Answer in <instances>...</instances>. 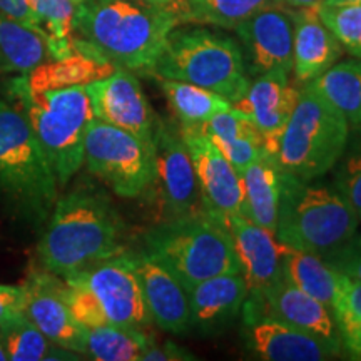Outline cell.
<instances>
[{
	"label": "cell",
	"instance_id": "1",
	"mask_svg": "<svg viewBox=\"0 0 361 361\" xmlns=\"http://www.w3.org/2000/svg\"><path fill=\"white\" fill-rule=\"evenodd\" d=\"M126 224L102 189L78 186L57 197L44 223L37 258L44 269L66 279L90 264L126 252Z\"/></svg>",
	"mask_w": 361,
	"mask_h": 361
},
{
	"label": "cell",
	"instance_id": "2",
	"mask_svg": "<svg viewBox=\"0 0 361 361\" xmlns=\"http://www.w3.org/2000/svg\"><path fill=\"white\" fill-rule=\"evenodd\" d=\"M176 25L173 13L157 7L130 0H82L75 4V52L151 75Z\"/></svg>",
	"mask_w": 361,
	"mask_h": 361
},
{
	"label": "cell",
	"instance_id": "3",
	"mask_svg": "<svg viewBox=\"0 0 361 361\" xmlns=\"http://www.w3.org/2000/svg\"><path fill=\"white\" fill-rule=\"evenodd\" d=\"M7 92L29 121L59 188H66L84 166L85 134L94 119L85 84L39 87L30 75H17Z\"/></svg>",
	"mask_w": 361,
	"mask_h": 361
},
{
	"label": "cell",
	"instance_id": "4",
	"mask_svg": "<svg viewBox=\"0 0 361 361\" xmlns=\"http://www.w3.org/2000/svg\"><path fill=\"white\" fill-rule=\"evenodd\" d=\"M360 224L353 204L333 180L300 179L281 171L274 231L279 243L326 259L358 233Z\"/></svg>",
	"mask_w": 361,
	"mask_h": 361
},
{
	"label": "cell",
	"instance_id": "5",
	"mask_svg": "<svg viewBox=\"0 0 361 361\" xmlns=\"http://www.w3.org/2000/svg\"><path fill=\"white\" fill-rule=\"evenodd\" d=\"M151 75L214 90L231 104L245 96L251 82L236 37L201 24L171 30Z\"/></svg>",
	"mask_w": 361,
	"mask_h": 361
},
{
	"label": "cell",
	"instance_id": "6",
	"mask_svg": "<svg viewBox=\"0 0 361 361\" xmlns=\"http://www.w3.org/2000/svg\"><path fill=\"white\" fill-rule=\"evenodd\" d=\"M0 196L29 223L44 224L59 183L29 121L13 102L0 101Z\"/></svg>",
	"mask_w": 361,
	"mask_h": 361
},
{
	"label": "cell",
	"instance_id": "7",
	"mask_svg": "<svg viewBox=\"0 0 361 361\" xmlns=\"http://www.w3.org/2000/svg\"><path fill=\"white\" fill-rule=\"evenodd\" d=\"M144 251L168 268L184 288L223 273H241L228 229L202 211L164 219L144 234Z\"/></svg>",
	"mask_w": 361,
	"mask_h": 361
},
{
	"label": "cell",
	"instance_id": "8",
	"mask_svg": "<svg viewBox=\"0 0 361 361\" xmlns=\"http://www.w3.org/2000/svg\"><path fill=\"white\" fill-rule=\"evenodd\" d=\"M348 133L345 116L311 82L301 84L300 99L274 152L278 168L300 179H322L340 159Z\"/></svg>",
	"mask_w": 361,
	"mask_h": 361
},
{
	"label": "cell",
	"instance_id": "9",
	"mask_svg": "<svg viewBox=\"0 0 361 361\" xmlns=\"http://www.w3.org/2000/svg\"><path fill=\"white\" fill-rule=\"evenodd\" d=\"M64 283L71 313L84 328L102 324L146 328L152 323L130 251L90 264Z\"/></svg>",
	"mask_w": 361,
	"mask_h": 361
},
{
	"label": "cell",
	"instance_id": "10",
	"mask_svg": "<svg viewBox=\"0 0 361 361\" xmlns=\"http://www.w3.org/2000/svg\"><path fill=\"white\" fill-rule=\"evenodd\" d=\"M84 164L124 200H135L154 184V144L94 117L84 141Z\"/></svg>",
	"mask_w": 361,
	"mask_h": 361
},
{
	"label": "cell",
	"instance_id": "11",
	"mask_svg": "<svg viewBox=\"0 0 361 361\" xmlns=\"http://www.w3.org/2000/svg\"><path fill=\"white\" fill-rule=\"evenodd\" d=\"M154 189L164 219L200 213V189L196 173L179 124L157 121L154 133Z\"/></svg>",
	"mask_w": 361,
	"mask_h": 361
},
{
	"label": "cell",
	"instance_id": "12",
	"mask_svg": "<svg viewBox=\"0 0 361 361\" xmlns=\"http://www.w3.org/2000/svg\"><path fill=\"white\" fill-rule=\"evenodd\" d=\"M85 92L96 119L154 144L159 117H156L134 72L114 67L111 74L85 82Z\"/></svg>",
	"mask_w": 361,
	"mask_h": 361
},
{
	"label": "cell",
	"instance_id": "13",
	"mask_svg": "<svg viewBox=\"0 0 361 361\" xmlns=\"http://www.w3.org/2000/svg\"><path fill=\"white\" fill-rule=\"evenodd\" d=\"M179 130L194 164L202 213L226 228L228 221L241 209L238 171L200 129L179 126Z\"/></svg>",
	"mask_w": 361,
	"mask_h": 361
},
{
	"label": "cell",
	"instance_id": "14",
	"mask_svg": "<svg viewBox=\"0 0 361 361\" xmlns=\"http://www.w3.org/2000/svg\"><path fill=\"white\" fill-rule=\"evenodd\" d=\"M243 61L250 78L288 72L293 67V11L269 6L234 27Z\"/></svg>",
	"mask_w": 361,
	"mask_h": 361
},
{
	"label": "cell",
	"instance_id": "15",
	"mask_svg": "<svg viewBox=\"0 0 361 361\" xmlns=\"http://www.w3.org/2000/svg\"><path fill=\"white\" fill-rule=\"evenodd\" d=\"M22 288L25 295L24 313L27 318L54 345L84 355L85 328L75 322L71 313L64 279L40 266L30 269Z\"/></svg>",
	"mask_w": 361,
	"mask_h": 361
},
{
	"label": "cell",
	"instance_id": "16",
	"mask_svg": "<svg viewBox=\"0 0 361 361\" xmlns=\"http://www.w3.org/2000/svg\"><path fill=\"white\" fill-rule=\"evenodd\" d=\"M241 313L246 324L271 318L341 346L331 310L286 278L269 288L255 305L243 306Z\"/></svg>",
	"mask_w": 361,
	"mask_h": 361
},
{
	"label": "cell",
	"instance_id": "17",
	"mask_svg": "<svg viewBox=\"0 0 361 361\" xmlns=\"http://www.w3.org/2000/svg\"><path fill=\"white\" fill-rule=\"evenodd\" d=\"M247 286L245 306L255 305L269 288L284 279L281 243L273 231L236 214L226 224Z\"/></svg>",
	"mask_w": 361,
	"mask_h": 361
},
{
	"label": "cell",
	"instance_id": "18",
	"mask_svg": "<svg viewBox=\"0 0 361 361\" xmlns=\"http://www.w3.org/2000/svg\"><path fill=\"white\" fill-rule=\"evenodd\" d=\"M290 75L278 71L252 78L245 96L233 104L250 117L263 137L264 147L273 154L300 99L301 84L291 80Z\"/></svg>",
	"mask_w": 361,
	"mask_h": 361
},
{
	"label": "cell",
	"instance_id": "19",
	"mask_svg": "<svg viewBox=\"0 0 361 361\" xmlns=\"http://www.w3.org/2000/svg\"><path fill=\"white\" fill-rule=\"evenodd\" d=\"M133 263L151 322L173 335L188 333L191 314L184 284L144 250L133 252Z\"/></svg>",
	"mask_w": 361,
	"mask_h": 361
},
{
	"label": "cell",
	"instance_id": "20",
	"mask_svg": "<svg viewBox=\"0 0 361 361\" xmlns=\"http://www.w3.org/2000/svg\"><path fill=\"white\" fill-rule=\"evenodd\" d=\"M247 348L264 361H324L343 353L340 345L271 318L247 324Z\"/></svg>",
	"mask_w": 361,
	"mask_h": 361
},
{
	"label": "cell",
	"instance_id": "21",
	"mask_svg": "<svg viewBox=\"0 0 361 361\" xmlns=\"http://www.w3.org/2000/svg\"><path fill=\"white\" fill-rule=\"evenodd\" d=\"M247 296L243 273H223L188 288L191 329L211 335L241 314Z\"/></svg>",
	"mask_w": 361,
	"mask_h": 361
},
{
	"label": "cell",
	"instance_id": "22",
	"mask_svg": "<svg viewBox=\"0 0 361 361\" xmlns=\"http://www.w3.org/2000/svg\"><path fill=\"white\" fill-rule=\"evenodd\" d=\"M293 11V67L298 84L318 79L343 57L341 44L319 19L316 7Z\"/></svg>",
	"mask_w": 361,
	"mask_h": 361
},
{
	"label": "cell",
	"instance_id": "23",
	"mask_svg": "<svg viewBox=\"0 0 361 361\" xmlns=\"http://www.w3.org/2000/svg\"><path fill=\"white\" fill-rule=\"evenodd\" d=\"M278 162L273 152L264 149L255 162L239 174L241 209L239 214L269 231H276L279 206Z\"/></svg>",
	"mask_w": 361,
	"mask_h": 361
},
{
	"label": "cell",
	"instance_id": "24",
	"mask_svg": "<svg viewBox=\"0 0 361 361\" xmlns=\"http://www.w3.org/2000/svg\"><path fill=\"white\" fill-rule=\"evenodd\" d=\"M223 152L226 159L241 174L264 151V142L250 117L238 107L219 112L197 128Z\"/></svg>",
	"mask_w": 361,
	"mask_h": 361
},
{
	"label": "cell",
	"instance_id": "25",
	"mask_svg": "<svg viewBox=\"0 0 361 361\" xmlns=\"http://www.w3.org/2000/svg\"><path fill=\"white\" fill-rule=\"evenodd\" d=\"M49 61L51 51L37 30L0 13V74L32 75Z\"/></svg>",
	"mask_w": 361,
	"mask_h": 361
},
{
	"label": "cell",
	"instance_id": "26",
	"mask_svg": "<svg viewBox=\"0 0 361 361\" xmlns=\"http://www.w3.org/2000/svg\"><path fill=\"white\" fill-rule=\"evenodd\" d=\"M284 278L301 291L308 293L331 310L340 271L329 266L322 256L296 250L281 243Z\"/></svg>",
	"mask_w": 361,
	"mask_h": 361
},
{
	"label": "cell",
	"instance_id": "27",
	"mask_svg": "<svg viewBox=\"0 0 361 361\" xmlns=\"http://www.w3.org/2000/svg\"><path fill=\"white\" fill-rule=\"evenodd\" d=\"M162 92H164L168 104L173 111L179 126L186 128H200L219 112L228 111L233 104L221 94L200 87L183 80L154 78Z\"/></svg>",
	"mask_w": 361,
	"mask_h": 361
},
{
	"label": "cell",
	"instance_id": "28",
	"mask_svg": "<svg viewBox=\"0 0 361 361\" xmlns=\"http://www.w3.org/2000/svg\"><path fill=\"white\" fill-rule=\"evenodd\" d=\"M152 341L146 328L102 324L85 328L84 355L96 361H141Z\"/></svg>",
	"mask_w": 361,
	"mask_h": 361
},
{
	"label": "cell",
	"instance_id": "29",
	"mask_svg": "<svg viewBox=\"0 0 361 361\" xmlns=\"http://www.w3.org/2000/svg\"><path fill=\"white\" fill-rule=\"evenodd\" d=\"M276 0H178L174 16L179 24H201L233 30Z\"/></svg>",
	"mask_w": 361,
	"mask_h": 361
},
{
	"label": "cell",
	"instance_id": "30",
	"mask_svg": "<svg viewBox=\"0 0 361 361\" xmlns=\"http://www.w3.org/2000/svg\"><path fill=\"white\" fill-rule=\"evenodd\" d=\"M311 85L345 116L350 128L361 126V59L338 61Z\"/></svg>",
	"mask_w": 361,
	"mask_h": 361
},
{
	"label": "cell",
	"instance_id": "31",
	"mask_svg": "<svg viewBox=\"0 0 361 361\" xmlns=\"http://www.w3.org/2000/svg\"><path fill=\"white\" fill-rule=\"evenodd\" d=\"M37 20L39 30L51 51L52 61H64L75 54L74 0H25Z\"/></svg>",
	"mask_w": 361,
	"mask_h": 361
},
{
	"label": "cell",
	"instance_id": "32",
	"mask_svg": "<svg viewBox=\"0 0 361 361\" xmlns=\"http://www.w3.org/2000/svg\"><path fill=\"white\" fill-rule=\"evenodd\" d=\"M6 343L8 361H42V360H79L80 356L54 345L25 313L0 326Z\"/></svg>",
	"mask_w": 361,
	"mask_h": 361
},
{
	"label": "cell",
	"instance_id": "33",
	"mask_svg": "<svg viewBox=\"0 0 361 361\" xmlns=\"http://www.w3.org/2000/svg\"><path fill=\"white\" fill-rule=\"evenodd\" d=\"M341 350L351 360H361V281L340 273L331 305Z\"/></svg>",
	"mask_w": 361,
	"mask_h": 361
},
{
	"label": "cell",
	"instance_id": "34",
	"mask_svg": "<svg viewBox=\"0 0 361 361\" xmlns=\"http://www.w3.org/2000/svg\"><path fill=\"white\" fill-rule=\"evenodd\" d=\"M319 19L351 57L361 59V2L319 4Z\"/></svg>",
	"mask_w": 361,
	"mask_h": 361
},
{
	"label": "cell",
	"instance_id": "35",
	"mask_svg": "<svg viewBox=\"0 0 361 361\" xmlns=\"http://www.w3.org/2000/svg\"><path fill=\"white\" fill-rule=\"evenodd\" d=\"M329 173L335 186L353 204L361 223V126L350 128L345 149Z\"/></svg>",
	"mask_w": 361,
	"mask_h": 361
},
{
	"label": "cell",
	"instance_id": "36",
	"mask_svg": "<svg viewBox=\"0 0 361 361\" xmlns=\"http://www.w3.org/2000/svg\"><path fill=\"white\" fill-rule=\"evenodd\" d=\"M324 261L340 273L361 281V233H356L345 246Z\"/></svg>",
	"mask_w": 361,
	"mask_h": 361
},
{
	"label": "cell",
	"instance_id": "37",
	"mask_svg": "<svg viewBox=\"0 0 361 361\" xmlns=\"http://www.w3.org/2000/svg\"><path fill=\"white\" fill-rule=\"evenodd\" d=\"M25 295L22 284L0 283V326L24 314Z\"/></svg>",
	"mask_w": 361,
	"mask_h": 361
},
{
	"label": "cell",
	"instance_id": "38",
	"mask_svg": "<svg viewBox=\"0 0 361 361\" xmlns=\"http://www.w3.org/2000/svg\"><path fill=\"white\" fill-rule=\"evenodd\" d=\"M144 361H188L196 360L191 351H188L183 346L174 345L173 341L157 343L156 340L147 346V350L142 355Z\"/></svg>",
	"mask_w": 361,
	"mask_h": 361
},
{
	"label": "cell",
	"instance_id": "39",
	"mask_svg": "<svg viewBox=\"0 0 361 361\" xmlns=\"http://www.w3.org/2000/svg\"><path fill=\"white\" fill-rule=\"evenodd\" d=\"M0 13H4V16L11 17V19L20 22V24H24L27 27H30V29L37 30L40 34L37 20H35L34 13L30 11V7L27 6L25 0H0Z\"/></svg>",
	"mask_w": 361,
	"mask_h": 361
},
{
	"label": "cell",
	"instance_id": "40",
	"mask_svg": "<svg viewBox=\"0 0 361 361\" xmlns=\"http://www.w3.org/2000/svg\"><path fill=\"white\" fill-rule=\"evenodd\" d=\"M130 2H137V4H144V6L162 8V11H168L174 16V8H176V4H178V0H130Z\"/></svg>",
	"mask_w": 361,
	"mask_h": 361
},
{
	"label": "cell",
	"instance_id": "41",
	"mask_svg": "<svg viewBox=\"0 0 361 361\" xmlns=\"http://www.w3.org/2000/svg\"><path fill=\"white\" fill-rule=\"evenodd\" d=\"M279 6L288 8H306V7H318L323 4V0H276Z\"/></svg>",
	"mask_w": 361,
	"mask_h": 361
},
{
	"label": "cell",
	"instance_id": "42",
	"mask_svg": "<svg viewBox=\"0 0 361 361\" xmlns=\"http://www.w3.org/2000/svg\"><path fill=\"white\" fill-rule=\"evenodd\" d=\"M0 361H8L7 350H6V343H4L2 333H0Z\"/></svg>",
	"mask_w": 361,
	"mask_h": 361
},
{
	"label": "cell",
	"instance_id": "43",
	"mask_svg": "<svg viewBox=\"0 0 361 361\" xmlns=\"http://www.w3.org/2000/svg\"><path fill=\"white\" fill-rule=\"evenodd\" d=\"M348 2H361V0H323V4H348Z\"/></svg>",
	"mask_w": 361,
	"mask_h": 361
},
{
	"label": "cell",
	"instance_id": "44",
	"mask_svg": "<svg viewBox=\"0 0 361 361\" xmlns=\"http://www.w3.org/2000/svg\"><path fill=\"white\" fill-rule=\"evenodd\" d=\"M74 2H75V4H79V2H82V0H74Z\"/></svg>",
	"mask_w": 361,
	"mask_h": 361
}]
</instances>
